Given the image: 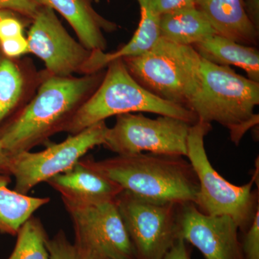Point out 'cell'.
<instances>
[{
  "mask_svg": "<svg viewBox=\"0 0 259 259\" xmlns=\"http://www.w3.org/2000/svg\"><path fill=\"white\" fill-rule=\"evenodd\" d=\"M36 93L0 132V144L10 156L30 151L65 132L75 115L99 88L106 69L81 76H52L46 70Z\"/></svg>",
  "mask_w": 259,
  "mask_h": 259,
  "instance_id": "obj_1",
  "label": "cell"
},
{
  "mask_svg": "<svg viewBox=\"0 0 259 259\" xmlns=\"http://www.w3.org/2000/svg\"><path fill=\"white\" fill-rule=\"evenodd\" d=\"M80 161L139 198L182 205L195 203L199 182L185 156L141 153Z\"/></svg>",
  "mask_w": 259,
  "mask_h": 259,
  "instance_id": "obj_2",
  "label": "cell"
},
{
  "mask_svg": "<svg viewBox=\"0 0 259 259\" xmlns=\"http://www.w3.org/2000/svg\"><path fill=\"white\" fill-rule=\"evenodd\" d=\"M202 84L189 105L198 120L216 122L229 130L238 145L247 131L258 124L259 82L237 74L231 66L201 62Z\"/></svg>",
  "mask_w": 259,
  "mask_h": 259,
  "instance_id": "obj_3",
  "label": "cell"
},
{
  "mask_svg": "<svg viewBox=\"0 0 259 259\" xmlns=\"http://www.w3.org/2000/svg\"><path fill=\"white\" fill-rule=\"evenodd\" d=\"M96 91L79 109L66 128L74 135L112 116L150 112L176 117L191 125L198 121L187 107L162 100L141 87L130 74L122 59L111 61Z\"/></svg>",
  "mask_w": 259,
  "mask_h": 259,
  "instance_id": "obj_4",
  "label": "cell"
},
{
  "mask_svg": "<svg viewBox=\"0 0 259 259\" xmlns=\"http://www.w3.org/2000/svg\"><path fill=\"white\" fill-rule=\"evenodd\" d=\"M122 59L133 78L162 100L188 109L200 90L202 57L190 46L160 37L144 54Z\"/></svg>",
  "mask_w": 259,
  "mask_h": 259,
  "instance_id": "obj_5",
  "label": "cell"
},
{
  "mask_svg": "<svg viewBox=\"0 0 259 259\" xmlns=\"http://www.w3.org/2000/svg\"><path fill=\"white\" fill-rule=\"evenodd\" d=\"M212 129L209 122L198 120L191 125L187 142V156L199 182L196 207L209 215H226L244 233L259 211L258 190L255 180L236 186L230 183L211 164L204 148V137Z\"/></svg>",
  "mask_w": 259,
  "mask_h": 259,
  "instance_id": "obj_6",
  "label": "cell"
},
{
  "mask_svg": "<svg viewBox=\"0 0 259 259\" xmlns=\"http://www.w3.org/2000/svg\"><path fill=\"white\" fill-rule=\"evenodd\" d=\"M191 125L170 116L152 119L141 113L122 114L108 127L102 146L117 155L152 153L186 157Z\"/></svg>",
  "mask_w": 259,
  "mask_h": 259,
  "instance_id": "obj_7",
  "label": "cell"
},
{
  "mask_svg": "<svg viewBox=\"0 0 259 259\" xmlns=\"http://www.w3.org/2000/svg\"><path fill=\"white\" fill-rule=\"evenodd\" d=\"M107 130L105 121H102L69 135L62 142L47 145L41 151H24L11 156L10 174L15 179V190L28 194L39 184L67 171L90 150L104 144Z\"/></svg>",
  "mask_w": 259,
  "mask_h": 259,
  "instance_id": "obj_8",
  "label": "cell"
},
{
  "mask_svg": "<svg viewBox=\"0 0 259 259\" xmlns=\"http://www.w3.org/2000/svg\"><path fill=\"white\" fill-rule=\"evenodd\" d=\"M136 259H163L179 238V207L122 191L116 199Z\"/></svg>",
  "mask_w": 259,
  "mask_h": 259,
  "instance_id": "obj_9",
  "label": "cell"
},
{
  "mask_svg": "<svg viewBox=\"0 0 259 259\" xmlns=\"http://www.w3.org/2000/svg\"><path fill=\"white\" fill-rule=\"evenodd\" d=\"M61 199L72 222L75 243L112 259H136L116 199L98 202Z\"/></svg>",
  "mask_w": 259,
  "mask_h": 259,
  "instance_id": "obj_10",
  "label": "cell"
},
{
  "mask_svg": "<svg viewBox=\"0 0 259 259\" xmlns=\"http://www.w3.org/2000/svg\"><path fill=\"white\" fill-rule=\"evenodd\" d=\"M27 39L29 53L44 61L48 74L60 77L88 74L93 51L69 35L51 6L40 10L32 20Z\"/></svg>",
  "mask_w": 259,
  "mask_h": 259,
  "instance_id": "obj_11",
  "label": "cell"
},
{
  "mask_svg": "<svg viewBox=\"0 0 259 259\" xmlns=\"http://www.w3.org/2000/svg\"><path fill=\"white\" fill-rule=\"evenodd\" d=\"M179 238L200 251L205 259H244L239 229L228 216L209 215L194 203L179 207Z\"/></svg>",
  "mask_w": 259,
  "mask_h": 259,
  "instance_id": "obj_12",
  "label": "cell"
},
{
  "mask_svg": "<svg viewBox=\"0 0 259 259\" xmlns=\"http://www.w3.org/2000/svg\"><path fill=\"white\" fill-rule=\"evenodd\" d=\"M44 73L28 59H11L0 51V132L30 101Z\"/></svg>",
  "mask_w": 259,
  "mask_h": 259,
  "instance_id": "obj_13",
  "label": "cell"
},
{
  "mask_svg": "<svg viewBox=\"0 0 259 259\" xmlns=\"http://www.w3.org/2000/svg\"><path fill=\"white\" fill-rule=\"evenodd\" d=\"M80 160L67 171L49 179L48 185L60 194L61 199L90 202L115 200L123 191L120 186Z\"/></svg>",
  "mask_w": 259,
  "mask_h": 259,
  "instance_id": "obj_14",
  "label": "cell"
},
{
  "mask_svg": "<svg viewBox=\"0 0 259 259\" xmlns=\"http://www.w3.org/2000/svg\"><path fill=\"white\" fill-rule=\"evenodd\" d=\"M195 8L216 35L248 47L258 45L259 31L247 17L243 0H196Z\"/></svg>",
  "mask_w": 259,
  "mask_h": 259,
  "instance_id": "obj_15",
  "label": "cell"
},
{
  "mask_svg": "<svg viewBox=\"0 0 259 259\" xmlns=\"http://www.w3.org/2000/svg\"><path fill=\"white\" fill-rule=\"evenodd\" d=\"M49 5L74 29L79 42L90 51H105L107 42L104 32L117 29V24L95 10L93 0H48Z\"/></svg>",
  "mask_w": 259,
  "mask_h": 259,
  "instance_id": "obj_16",
  "label": "cell"
},
{
  "mask_svg": "<svg viewBox=\"0 0 259 259\" xmlns=\"http://www.w3.org/2000/svg\"><path fill=\"white\" fill-rule=\"evenodd\" d=\"M137 1L141 10V20L134 36L115 52L93 51L87 68L88 74L106 69L107 65L115 59L141 55L151 49L160 38L159 15L153 10L150 0Z\"/></svg>",
  "mask_w": 259,
  "mask_h": 259,
  "instance_id": "obj_17",
  "label": "cell"
},
{
  "mask_svg": "<svg viewBox=\"0 0 259 259\" xmlns=\"http://www.w3.org/2000/svg\"><path fill=\"white\" fill-rule=\"evenodd\" d=\"M202 59L220 66L241 68L248 79L259 82V52L255 47L243 45L214 35L192 46Z\"/></svg>",
  "mask_w": 259,
  "mask_h": 259,
  "instance_id": "obj_18",
  "label": "cell"
},
{
  "mask_svg": "<svg viewBox=\"0 0 259 259\" xmlns=\"http://www.w3.org/2000/svg\"><path fill=\"white\" fill-rule=\"evenodd\" d=\"M11 175L0 174V233L16 236L34 212L49 204L48 197H35L12 190Z\"/></svg>",
  "mask_w": 259,
  "mask_h": 259,
  "instance_id": "obj_19",
  "label": "cell"
},
{
  "mask_svg": "<svg viewBox=\"0 0 259 259\" xmlns=\"http://www.w3.org/2000/svg\"><path fill=\"white\" fill-rule=\"evenodd\" d=\"M160 37L183 46H192L214 35L210 24L195 7L160 16Z\"/></svg>",
  "mask_w": 259,
  "mask_h": 259,
  "instance_id": "obj_20",
  "label": "cell"
},
{
  "mask_svg": "<svg viewBox=\"0 0 259 259\" xmlns=\"http://www.w3.org/2000/svg\"><path fill=\"white\" fill-rule=\"evenodd\" d=\"M16 244L8 259H51L47 249L48 236L42 221L32 217L20 227Z\"/></svg>",
  "mask_w": 259,
  "mask_h": 259,
  "instance_id": "obj_21",
  "label": "cell"
},
{
  "mask_svg": "<svg viewBox=\"0 0 259 259\" xmlns=\"http://www.w3.org/2000/svg\"><path fill=\"white\" fill-rule=\"evenodd\" d=\"M47 246L51 259H112L97 250L70 241L63 231L48 238Z\"/></svg>",
  "mask_w": 259,
  "mask_h": 259,
  "instance_id": "obj_22",
  "label": "cell"
},
{
  "mask_svg": "<svg viewBox=\"0 0 259 259\" xmlns=\"http://www.w3.org/2000/svg\"><path fill=\"white\" fill-rule=\"evenodd\" d=\"M47 6H50L48 0H0V10H10L31 22Z\"/></svg>",
  "mask_w": 259,
  "mask_h": 259,
  "instance_id": "obj_23",
  "label": "cell"
},
{
  "mask_svg": "<svg viewBox=\"0 0 259 259\" xmlns=\"http://www.w3.org/2000/svg\"><path fill=\"white\" fill-rule=\"evenodd\" d=\"M241 241L244 259H259V211Z\"/></svg>",
  "mask_w": 259,
  "mask_h": 259,
  "instance_id": "obj_24",
  "label": "cell"
},
{
  "mask_svg": "<svg viewBox=\"0 0 259 259\" xmlns=\"http://www.w3.org/2000/svg\"><path fill=\"white\" fill-rule=\"evenodd\" d=\"M30 20L18 14L3 18L0 22V40L23 35V30Z\"/></svg>",
  "mask_w": 259,
  "mask_h": 259,
  "instance_id": "obj_25",
  "label": "cell"
},
{
  "mask_svg": "<svg viewBox=\"0 0 259 259\" xmlns=\"http://www.w3.org/2000/svg\"><path fill=\"white\" fill-rule=\"evenodd\" d=\"M0 51L11 59H19L29 53L28 39L24 35L0 40Z\"/></svg>",
  "mask_w": 259,
  "mask_h": 259,
  "instance_id": "obj_26",
  "label": "cell"
},
{
  "mask_svg": "<svg viewBox=\"0 0 259 259\" xmlns=\"http://www.w3.org/2000/svg\"><path fill=\"white\" fill-rule=\"evenodd\" d=\"M196 0H150L156 14L161 16L186 8L195 7Z\"/></svg>",
  "mask_w": 259,
  "mask_h": 259,
  "instance_id": "obj_27",
  "label": "cell"
},
{
  "mask_svg": "<svg viewBox=\"0 0 259 259\" xmlns=\"http://www.w3.org/2000/svg\"><path fill=\"white\" fill-rule=\"evenodd\" d=\"M191 253L190 245L180 238L163 259H191Z\"/></svg>",
  "mask_w": 259,
  "mask_h": 259,
  "instance_id": "obj_28",
  "label": "cell"
},
{
  "mask_svg": "<svg viewBox=\"0 0 259 259\" xmlns=\"http://www.w3.org/2000/svg\"><path fill=\"white\" fill-rule=\"evenodd\" d=\"M247 17L259 31V0H243Z\"/></svg>",
  "mask_w": 259,
  "mask_h": 259,
  "instance_id": "obj_29",
  "label": "cell"
},
{
  "mask_svg": "<svg viewBox=\"0 0 259 259\" xmlns=\"http://www.w3.org/2000/svg\"><path fill=\"white\" fill-rule=\"evenodd\" d=\"M0 174H10V156L0 144Z\"/></svg>",
  "mask_w": 259,
  "mask_h": 259,
  "instance_id": "obj_30",
  "label": "cell"
},
{
  "mask_svg": "<svg viewBox=\"0 0 259 259\" xmlns=\"http://www.w3.org/2000/svg\"><path fill=\"white\" fill-rule=\"evenodd\" d=\"M15 14H17V13H13V12L10 11V10H0V22H1L3 18Z\"/></svg>",
  "mask_w": 259,
  "mask_h": 259,
  "instance_id": "obj_31",
  "label": "cell"
}]
</instances>
